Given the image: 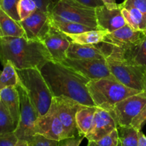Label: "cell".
I'll use <instances>...</instances> for the list:
<instances>
[{
  "mask_svg": "<svg viewBox=\"0 0 146 146\" xmlns=\"http://www.w3.org/2000/svg\"><path fill=\"white\" fill-rule=\"evenodd\" d=\"M49 14L98 29L95 9L84 5L76 0H57Z\"/></svg>",
  "mask_w": 146,
  "mask_h": 146,
  "instance_id": "6",
  "label": "cell"
},
{
  "mask_svg": "<svg viewBox=\"0 0 146 146\" xmlns=\"http://www.w3.org/2000/svg\"><path fill=\"white\" fill-rule=\"evenodd\" d=\"M36 4L37 8L49 14L57 1L56 0H34Z\"/></svg>",
  "mask_w": 146,
  "mask_h": 146,
  "instance_id": "36",
  "label": "cell"
},
{
  "mask_svg": "<svg viewBox=\"0 0 146 146\" xmlns=\"http://www.w3.org/2000/svg\"><path fill=\"white\" fill-rule=\"evenodd\" d=\"M37 9L36 4L34 0H19L18 12L21 21L29 17Z\"/></svg>",
  "mask_w": 146,
  "mask_h": 146,
  "instance_id": "29",
  "label": "cell"
},
{
  "mask_svg": "<svg viewBox=\"0 0 146 146\" xmlns=\"http://www.w3.org/2000/svg\"><path fill=\"white\" fill-rule=\"evenodd\" d=\"M28 142L29 143L30 146H58V141L48 139L39 134L33 135Z\"/></svg>",
  "mask_w": 146,
  "mask_h": 146,
  "instance_id": "31",
  "label": "cell"
},
{
  "mask_svg": "<svg viewBox=\"0 0 146 146\" xmlns=\"http://www.w3.org/2000/svg\"><path fill=\"white\" fill-rule=\"evenodd\" d=\"M95 11L98 30H105L111 33L127 24L120 4L118 8L113 9L103 5L96 8Z\"/></svg>",
  "mask_w": 146,
  "mask_h": 146,
  "instance_id": "15",
  "label": "cell"
},
{
  "mask_svg": "<svg viewBox=\"0 0 146 146\" xmlns=\"http://www.w3.org/2000/svg\"><path fill=\"white\" fill-rule=\"evenodd\" d=\"M105 30L92 29L79 34H66L72 42L85 45H98L108 34Z\"/></svg>",
  "mask_w": 146,
  "mask_h": 146,
  "instance_id": "21",
  "label": "cell"
},
{
  "mask_svg": "<svg viewBox=\"0 0 146 146\" xmlns=\"http://www.w3.org/2000/svg\"><path fill=\"white\" fill-rule=\"evenodd\" d=\"M0 98L14 121L18 125L20 116V98L17 87L9 86L1 89Z\"/></svg>",
  "mask_w": 146,
  "mask_h": 146,
  "instance_id": "18",
  "label": "cell"
},
{
  "mask_svg": "<svg viewBox=\"0 0 146 146\" xmlns=\"http://www.w3.org/2000/svg\"><path fill=\"white\" fill-rule=\"evenodd\" d=\"M66 57L74 59H101L106 56L98 45H85L71 41L66 51Z\"/></svg>",
  "mask_w": 146,
  "mask_h": 146,
  "instance_id": "17",
  "label": "cell"
},
{
  "mask_svg": "<svg viewBox=\"0 0 146 146\" xmlns=\"http://www.w3.org/2000/svg\"><path fill=\"white\" fill-rule=\"evenodd\" d=\"M16 69L19 84L28 94L39 116L46 113L52 104L54 96L39 68Z\"/></svg>",
  "mask_w": 146,
  "mask_h": 146,
  "instance_id": "4",
  "label": "cell"
},
{
  "mask_svg": "<svg viewBox=\"0 0 146 146\" xmlns=\"http://www.w3.org/2000/svg\"><path fill=\"white\" fill-rule=\"evenodd\" d=\"M52 103L55 106L57 115L64 125L66 138L79 135L76 115L82 104L66 96L54 97Z\"/></svg>",
  "mask_w": 146,
  "mask_h": 146,
  "instance_id": "11",
  "label": "cell"
},
{
  "mask_svg": "<svg viewBox=\"0 0 146 146\" xmlns=\"http://www.w3.org/2000/svg\"><path fill=\"white\" fill-rule=\"evenodd\" d=\"M19 0H0V8L9 16L19 22L21 21L18 12Z\"/></svg>",
  "mask_w": 146,
  "mask_h": 146,
  "instance_id": "28",
  "label": "cell"
},
{
  "mask_svg": "<svg viewBox=\"0 0 146 146\" xmlns=\"http://www.w3.org/2000/svg\"><path fill=\"white\" fill-rule=\"evenodd\" d=\"M117 146H122V145H121V144H120V143H118V145H117Z\"/></svg>",
  "mask_w": 146,
  "mask_h": 146,
  "instance_id": "42",
  "label": "cell"
},
{
  "mask_svg": "<svg viewBox=\"0 0 146 146\" xmlns=\"http://www.w3.org/2000/svg\"><path fill=\"white\" fill-rule=\"evenodd\" d=\"M145 35V31H137L126 24L113 32L108 33L104 41L98 46L104 54L110 51L124 54L139 44Z\"/></svg>",
  "mask_w": 146,
  "mask_h": 146,
  "instance_id": "7",
  "label": "cell"
},
{
  "mask_svg": "<svg viewBox=\"0 0 146 146\" xmlns=\"http://www.w3.org/2000/svg\"><path fill=\"white\" fill-rule=\"evenodd\" d=\"M146 104V92L142 91L117 103L111 113L117 125H130Z\"/></svg>",
  "mask_w": 146,
  "mask_h": 146,
  "instance_id": "9",
  "label": "cell"
},
{
  "mask_svg": "<svg viewBox=\"0 0 146 146\" xmlns=\"http://www.w3.org/2000/svg\"><path fill=\"white\" fill-rule=\"evenodd\" d=\"M122 7L131 6L141 11L146 17V0H124L121 4Z\"/></svg>",
  "mask_w": 146,
  "mask_h": 146,
  "instance_id": "34",
  "label": "cell"
},
{
  "mask_svg": "<svg viewBox=\"0 0 146 146\" xmlns=\"http://www.w3.org/2000/svg\"><path fill=\"white\" fill-rule=\"evenodd\" d=\"M15 146H30L29 143L27 141L22 139H18Z\"/></svg>",
  "mask_w": 146,
  "mask_h": 146,
  "instance_id": "40",
  "label": "cell"
},
{
  "mask_svg": "<svg viewBox=\"0 0 146 146\" xmlns=\"http://www.w3.org/2000/svg\"><path fill=\"white\" fill-rule=\"evenodd\" d=\"M106 60L114 78L127 87L144 91L143 75L145 69L135 65L115 53L107 54Z\"/></svg>",
  "mask_w": 146,
  "mask_h": 146,
  "instance_id": "5",
  "label": "cell"
},
{
  "mask_svg": "<svg viewBox=\"0 0 146 146\" xmlns=\"http://www.w3.org/2000/svg\"><path fill=\"white\" fill-rule=\"evenodd\" d=\"M49 21L54 27L65 34H79L93 29L91 27L84 24L68 21L58 16L51 14H49Z\"/></svg>",
  "mask_w": 146,
  "mask_h": 146,
  "instance_id": "24",
  "label": "cell"
},
{
  "mask_svg": "<svg viewBox=\"0 0 146 146\" xmlns=\"http://www.w3.org/2000/svg\"><path fill=\"white\" fill-rule=\"evenodd\" d=\"M18 138L14 132L0 134V146H15Z\"/></svg>",
  "mask_w": 146,
  "mask_h": 146,
  "instance_id": "33",
  "label": "cell"
},
{
  "mask_svg": "<svg viewBox=\"0 0 146 146\" xmlns=\"http://www.w3.org/2000/svg\"><path fill=\"white\" fill-rule=\"evenodd\" d=\"M54 97L66 96L88 106H96L87 88L88 78L64 64L48 61L40 68Z\"/></svg>",
  "mask_w": 146,
  "mask_h": 146,
  "instance_id": "1",
  "label": "cell"
},
{
  "mask_svg": "<svg viewBox=\"0 0 146 146\" xmlns=\"http://www.w3.org/2000/svg\"><path fill=\"white\" fill-rule=\"evenodd\" d=\"M116 128L117 123L111 113L97 107L93 123L86 138L88 141H97L106 136Z\"/></svg>",
  "mask_w": 146,
  "mask_h": 146,
  "instance_id": "14",
  "label": "cell"
},
{
  "mask_svg": "<svg viewBox=\"0 0 146 146\" xmlns=\"http://www.w3.org/2000/svg\"><path fill=\"white\" fill-rule=\"evenodd\" d=\"M118 144V131L117 129H115L111 133L101 139L88 141L87 146H117Z\"/></svg>",
  "mask_w": 146,
  "mask_h": 146,
  "instance_id": "30",
  "label": "cell"
},
{
  "mask_svg": "<svg viewBox=\"0 0 146 146\" xmlns=\"http://www.w3.org/2000/svg\"><path fill=\"white\" fill-rule=\"evenodd\" d=\"M17 124L14 121L9 112L1 101L0 104V134L8 133L15 131Z\"/></svg>",
  "mask_w": 146,
  "mask_h": 146,
  "instance_id": "27",
  "label": "cell"
},
{
  "mask_svg": "<svg viewBox=\"0 0 146 146\" xmlns=\"http://www.w3.org/2000/svg\"><path fill=\"white\" fill-rule=\"evenodd\" d=\"M103 1L104 3V5L110 9L118 8L119 5V4H117L115 0H103Z\"/></svg>",
  "mask_w": 146,
  "mask_h": 146,
  "instance_id": "38",
  "label": "cell"
},
{
  "mask_svg": "<svg viewBox=\"0 0 146 146\" xmlns=\"http://www.w3.org/2000/svg\"><path fill=\"white\" fill-rule=\"evenodd\" d=\"M96 109V106L82 105L78 110L76 115V122L80 135H83L86 138L93 123Z\"/></svg>",
  "mask_w": 146,
  "mask_h": 146,
  "instance_id": "20",
  "label": "cell"
},
{
  "mask_svg": "<svg viewBox=\"0 0 146 146\" xmlns=\"http://www.w3.org/2000/svg\"><path fill=\"white\" fill-rule=\"evenodd\" d=\"M118 143L122 146H138V132L132 125H117Z\"/></svg>",
  "mask_w": 146,
  "mask_h": 146,
  "instance_id": "26",
  "label": "cell"
},
{
  "mask_svg": "<svg viewBox=\"0 0 146 146\" xmlns=\"http://www.w3.org/2000/svg\"><path fill=\"white\" fill-rule=\"evenodd\" d=\"M16 87L19 94L20 116L14 133L18 139L28 141L34 135V124L39 115L24 88L19 84Z\"/></svg>",
  "mask_w": 146,
  "mask_h": 146,
  "instance_id": "8",
  "label": "cell"
},
{
  "mask_svg": "<svg viewBox=\"0 0 146 146\" xmlns=\"http://www.w3.org/2000/svg\"><path fill=\"white\" fill-rule=\"evenodd\" d=\"M76 1L84 5L94 9L104 5L103 0H76Z\"/></svg>",
  "mask_w": 146,
  "mask_h": 146,
  "instance_id": "37",
  "label": "cell"
},
{
  "mask_svg": "<svg viewBox=\"0 0 146 146\" xmlns=\"http://www.w3.org/2000/svg\"><path fill=\"white\" fill-rule=\"evenodd\" d=\"M83 135H76V136L67 138L58 141V146H79L84 138Z\"/></svg>",
  "mask_w": 146,
  "mask_h": 146,
  "instance_id": "35",
  "label": "cell"
},
{
  "mask_svg": "<svg viewBox=\"0 0 146 146\" xmlns=\"http://www.w3.org/2000/svg\"><path fill=\"white\" fill-rule=\"evenodd\" d=\"M34 135L39 134L57 141L66 138L64 125L57 115L53 103L46 113L37 118L34 124Z\"/></svg>",
  "mask_w": 146,
  "mask_h": 146,
  "instance_id": "13",
  "label": "cell"
},
{
  "mask_svg": "<svg viewBox=\"0 0 146 146\" xmlns=\"http://www.w3.org/2000/svg\"><path fill=\"white\" fill-rule=\"evenodd\" d=\"M146 123V104L143 106V109L140 112V113L133 120L131 125L133 127L137 129L138 131H141V128H143Z\"/></svg>",
  "mask_w": 146,
  "mask_h": 146,
  "instance_id": "32",
  "label": "cell"
},
{
  "mask_svg": "<svg viewBox=\"0 0 146 146\" xmlns=\"http://www.w3.org/2000/svg\"><path fill=\"white\" fill-rule=\"evenodd\" d=\"M2 71L0 70V91L9 86H17L19 84V78L17 69L10 61L3 64Z\"/></svg>",
  "mask_w": 146,
  "mask_h": 146,
  "instance_id": "25",
  "label": "cell"
},
{
  "mask_svg": "<svg viewBox=\"0 0 146 146\" xmlns=\"http://www.w3.org/2000/svg\"><path fill=\"white\" fill-rule=\"evenodd\" d=\"M38 41L42 42L53 61L62 62L67 58L66 51L71 41L65 33L54 27L50 21Z\"/></svg>",
  "mask_w": 146,
  "mask_h": 146,
  "instance_id": "10",
  "label": "cell"
},
{
  "mask_svg": "<svg viewBox=\"0 0 146 146\" xmlns=\"http://www.w3.org/2000/svg\"><path fill=\"white\" fill-rule=\"evenodd\" d=\"M62 64L89 80L99 79L104 77H113L108 68L106 58L101 59H74L66 58Z\"/></svg>",
  "mask_w": 146,
  "mask_h": 146,
  "instance_id": "12",
  "label": "cell"
},
{
  "mask_svg": "<svg viewBox=\"0 0 146 146\" xmlns=\"http://www.w3.org/2000/svg\"><path fill=\"white\" fill-rule=\"evenodd\" d=\"M87 88L96 106L110 113L117 103L142 92L127 87L114 77L90 80Z\"/></svg>",
  "mask_w": 146,
  "mask_h": 146,
  "instance_id": "3",
  "label": "cell"
},
{
  "mask_svg": "<svg viewBox=\"0 0 146 146\" xmlns=\"http://www.w3.org/2000/svg\"><path fill=\"white\" fill-rule=\"evenodd\" d=\"M49 53L42 42L26 37H0V61L13 63L16 68H41L51 61Z\"/></svg>",
  "mask_w": 146,
  "mask_h": 146,
  "instance_id": "2",
  "label": "cell"
},
{
  "mask_svg": "<svg viewBox=\"0 0 146 146\" xmlns=\"http://www.w3.org/2000/svg\"><path fill=\"white\" fill-rule=\"evenodd\" d=\"M0 37H26L25 31L20 23L11 18L1 8Z\"/></svg>",
  "mask_w": 146,
  "mask_h": 146,
  "instance_id": "19",
  "label": "cell"
},
{
  "mask_svg": "<svg viewBox=\"0 0 146 146\" xmlns=\"http://www.w3.org/2000/svg\"><path fill=\"white\" fill-rule=\"evenodd\" d=\"M0 104H1V98H0Z\"/></svg>",
  "mask_w": 146,
  "mask_h": 146,
  "instance_id": "43",
  "label": "cell"
},
{
  "mask_svg": "<svg viewBox=\"0 0 146 146\" xmlns=\"http://www.w3.org/2000/svg\"><path fill=\"white\" fill-rule=\"evenodd\" d=\"M138 146H146V136L141 131L138 132Z\"/></svg>",
  "mask_w": 146,
  "mask_h": 146,
  "instance_id": "39",
  "label": "cell"
},
{
  "mask_svg": "<svg viewBox=\"0 0 146 146\" xmlns=\"http://www.w3.org/2000/svg\"><path fill=\"white\" fill-rule=\"evenodd\" d=\"M122 14L128 25L137 31L146 32V17L141 11L131 6L122 7Z\"/></svg>",
  "mask_w": 146,
  "mask_h": 146,
  "instance_id": "23",
  "label": "cell"
},
{
  "mask_svg": "<svg viewBox=\"0 0 146 146\" xmlns=\"http://www.w3.org/2000/svg\"><path fill=\"white\" fill-rule=\"evenodd\" d=\"M143 87H144V91L146 92V69L145 70L143 75Z\"/></svg>",
  "mask_w": 146,
  "mask_h": 146,
  "instance_id": "41",
  "label": "cell"
},
{
  "mask_svg": "<svg viewBox=\"0 0 146 146\" xmlns=\"http://www.w3.org/2000/svg\"><path fill=\"white\" fill-rule=\"evenodd\" d=\"M111 52L119 54L135 65L146 69V35L139 44L124 54H121L115 51H111L108 53Z\"/></svg>",
  "mask_w": 146,
  "mask_h": 146,
  "instance_id": "22",
  "label": "cell"
},
{
  "mask_svg": "<svg viewBox=\"0 0 146 146\" xmlns=\"http://www.w3.org/2000/svg\"><path fill=\"white\" fill-rule=\"evenodd\" d=\"M29 40H38L49 23V14L37 9L29 17L19 21Z\"/></svg>",
  "mask_w": 146,
  "mask_h": 146,
  "instance_id": "16",
  "label": "cell"
}]
</instances>
